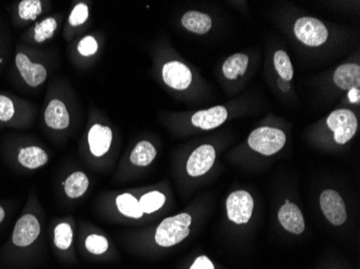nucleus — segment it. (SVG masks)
I'll list each match as a JSON object with an SVG mask.
<instances>
[{
	"label": "nucleus",
	"instance_id": "1",
	"mask_svg": "<svg viewBox=\"0 0 360 269\" xmlns=\"http://www.w3.org/2000/svg\"><path fill=\"white\" fill-rule=\"evenodd\" d=\"M78 99L70 81H51L46 88L42 106L41 126L44 133L58 140L70 136L78 126Z\"/></svg>",
	"mask_w": 360,
	"mask_h": 269
},
{
	"label": "nucleus",
	"instance_id": "2",
	"mask_svg": "<svg viewBox=\"0 0 360 269\" xmlns=\"http://www.w3.org/2000/svg\"><path fill=\"white\" fill-rule=\"evenodd\" d=\"M54 65L56 63L51 52L19 41L14 46L12 81L21 88L38 91L48 82Z\"/></svg>",
	"mask_w": 360,
	"mask_h": 269
},
{
	"label": "nucleus",
	"instance_id": "3",
	"mask_svg": "<svg viewBox=\"0 0 360 269\" xmlns=\"http://www.w3.org/2000/svg\"><path fill=\"white\" fill-rule=\"evenodd\" d=\"M115 131L104 117L94 105L88 109V120L84 135L81 137V147L89 159H103L111 152Z\"/></svg>",
	"mask_w": 360,
	"mask_h": 269
},
{
	"label": "nucleus",
	"instance_id": "4",
	"mask_svg": "<svg viewBox=\"0 0 360 269\" xmlns=\"http://www.w3.org/2000/svg\"><path fill=\"white\" fill-rule=\"evenodd\" d=\"M38 107L18 95L0 91V129L18 131L30 129L35 124Z\"/></svg>",
	"mask_w": 360,
	"mask_h": 269
},
{
	"label": "nucleus",
	"instance_id": "5",
	"mask_svg": "<svg viewBox=\"0 0 360 269\" xmlns=\"http://www.w3.org/2000/svg\"><path fill=\"white\" fill-rule=\"evenodd\" d=\"M102 36L93 30L86 32L70 42L68 46V58L72 66L78 70H86L93 66L102 50Z\"/></svg>",
	"mask_w": 360,
	"mask_h": 269
},
{
	"label": "nucleus",
	"instance_id": "6",
	"mask_svg": "<svg viewBox=\"0 0 360 269\" xmlns=\"http://www.w3.org/2000/svg\"><path fill=\"white\" fill-rule=\"evenodd\" d=\"M52 3L48 0H18L10 5V20L13 27L25 30L51 13Z\"/></svg>",
	"mask_w": 360,
	"mask_h": 269
},
{
	"label": "nucleus",
	"instance_id": "7",
	"mask_svg": "<svg viewBox=\"0 0 360 269\" xmlns=\"http://www.w3.org/2000/svg\"><path fill=\"white\" fill-rule=\"evenodd\" d=\"M64 21V13L56 12V13L48 14L35 24H32L27 29L24 30L20 42L34 48H44L48 42L56 38L58 30L63 27Z\"/></svg>",
	"mask_w": 360,
	"mask_h": 269
},
{
	"label": "nucleus",
	"instance_id": "8",
	"mask_svg": "<svg viewBox=\"0 0 360 269\" xmlns=\"http://www.w3.org/2000/svg\"><path fill=\"white\" fill-rule=\"evenodd\" d=\"M191 223L192 216L185 212L165 218L155 230V242L165 248L180 244L189 236Z\"/></svg>",
	"mask_w": 360,
	"mask_h": 269
},
{
	"label": "nucleus",
	"instance_id": "9",
	"mask_svg": "<svg viewBox=\"0 0 360 269\" xmlns=\"http://www.w3.org/2000/svg\"><path fill=\"white\" fill-rule=\"evenodd\" d=\"M92 4L86 0H77L70 6L68 16L63 24L62 36L68 42L86 34L91 22Z\"/></svg>",
	"mask_w": 360,
	"mask_h": 269
},
{
	"label": "nucleus",
	"instance_id": "10",
	"mask_svg": "<svg viewBox=\"0 0 360 269\" xmlns=\"http://www.w3.org/2000/svg\"><path fill=\"white\" fill-rule=\"evenodd\" d=\"M286 143L284 131L273 127L264 126L255 129L248 138V145L260 155H270L278 152Z\"/></svg>",
	"mask_w": 360,
	"mask_h": 269
},
{
	"label": "nucleus",
	"instance_id": "11",
	"mask_svg": "<svg viewBox=\"0 0 360 269\" xmlns=\"http://www.w3.org/2000/svg\"><path fill=\"white\" fill-rule=\"evenodd\" d=\"M161 79L167 88L175 92H185L193 83V72L190 67L179 60H169L162 63Z\"/></svg>",
	"mask_w": 360,
	"mask_h": 269
},
{
	"label": "nucleus",
	"instance_id": "12",
	"mask_svg": "<svg viewBox=\"0 0 360 269\" xmlns=\"http://www.w3.org/2000/svg\"><path fill=\"white\" fill-rule=\"evenodd\" d=\"M14 143L15 159L21 167L25 168L27 171H36L49 163L50 157L46 150L37 143L18 138Z\"/></svg>",
	"mask_w": 360,
	"mask_h": 269
},
{
	"label": "nucleus",
	"instance_id": "13",
	"mask_svg": "<svg viewBox=\"0 0 360 269\" xmlns=\"http://www.w3.org/2000/svg\"><path fill=\"white\" fill-rule=\"evenodd\" d=\"M41 234V223L35 212L26 211L20 216L12 232V244L18 248H27L35 244Z\"/></svg>",
	"mask_w": 360,
	"mask_h": 269
},
{
	"label": "nucleus",
	"instance_id": "14",
	"mask_svg": "<svg viewBox=\"0 0 360 269\" xmlns=\"http://www.w3.org/2000/svg\"><path fill=\"white\" fill-rule=\"evenodd\" d=\"M327 125L333 131L335 143L345 145L355 136L358 129L357 117L349 109H339L329 115Z\"/></svg>",
	"mask_w": 360,
	"mask_h": 269
},
{
	"label": "nucleus",
	"instance_id": "15",
	"mask_svg": "<svg viewBox=\"0 0 360 269\" xmlns=\"http://www.w3.org/2000/svg\"><path fill=\"white\" fill-rule=\"evenodd\" d=\"M295 35L305 46H319L328 39L329 32L323 22L314 18H301L295 24Z\"/></svg>",
	"mask_w": 360,
	"mask_h": 269
},
{
	"label": "nucleus",
	"instance_id": "16",
	"mask_svg": "<svg viewBox=\"0 0 360 269\" xmlns=\"http://www.w3.org/2000/svg\"><path fill=\"white\" fill-rule=\"evenodd\" d=\"M228 216L236 224H245L250 221L254 210V199L246 191H236L226 199Z\"/></svg>",
	"mask_w": 360,
	"mask_h": 269
},
{
	"label": "nucleus",
	"instance_id": "17",
	"mask_svg": "<svg viewBox=\"0 0 360 269\" xmlns=\"http://www.w3.org/2000/svg\"><path fill=\"white\" fill-rule=\"evenodd\" d=\"M216 159L215 147L210 145H202L190 155L186 164V171L190 177H200L210 171Z\"/></svg>",
	"mask_w": 360,
	"mask_h": 269
},
{
	"label": "nucleus",
	"instance_id": "18",
	"mask_svg": "<svg viewBox=\"0 0 360 269\" xmlns=\"http://www.w3.org/2000/svg\"><path fill=\"white\" fill-rule=\"evenodd\" d=\"M321 207L326 218H328L333 225H342L347 221V208L338 192L333 190L323 191L321 195Z\"/></svg>",
	"mask_w": 360,
	"mask_h": 269
},
{
	"label": "nucleus",
	"instance_id": "19",
	"mask_svg": "<svg viewBox=\"0 0 360 269\" xmlns=\"http://www.w3.org/2000/svg\"><path fill=\"white\" fill-rule=\"evenodd\" d=\"M228 119V111L224 107L216 106L207 110H200L190 117V124L196 129L210 131L224 124Z\"/></svg>",
	"mask_w": 360,
	"mask_h": 269
},
{
	"label": "nucleus",
	"instance_id": "20",
	"mask_svg": "<svg viewBox=\"0 0 360 269\" xmlns=\"http://www.w3.org/2000/svg\"><path fill=\"white\" fill-rule=\"evenodd\" d=\"M278 220L285 230L292 234H302L305 228L302 212L295 204L286 203L278 212Z\"/></svg>",
	"mask_w": 360,
	"mask_h": 269
},
{
	"label": "nucleus",
	"instance_id": "21",
	"mask_svg": "<svg viewBox=\"0 0 360 269\" xmlns=\"http://www.w3.org/2000/svg\"><path fill=\"white\" fill-rule=\"evenodd\" d=\"M335 84L341 90L359 88L360 67L357 64H345L338 67L333 76Z\"/></svg>",
	"mask_w": 360,
	"mask_h": 269
},
{
	"label": "nucleus",
	"instance_id": "22",
	"mask_svg": "<svg viewBox=\"0 0 360 269\" xmlns=\"http://www.w3.org/2000/svg\"><path fill=\"white\" fill-rule=\"evenodd\" d=\"M90 187V179L84 171H77L68 176L63 182L65 195L70 199H79L86 195Z\"/></svg>",
	"mask_w": 360,
	"mask_h": 269
},
{
	"label": "nucleus",
	"instance_id": "23",
	"mask_svg": "<svg viewBox=\"0 0 360 269\" xmlns=\"http://www.w3.org/2000/svg\"><path fill=\"white\" fill-rule=\"evenodd\" d=\"M212 25V21L210 16L203 12L191 10L181 16V26L188 32H193L196 35L207 34Z\"/></svg>",
	"mask_w": 360,
	"mask_h": 269
},
{
	"label": "nucleus",
	"instance_id": "24",
	"mask_svg": "<svg viewBox=\"0 0 360 269\" xmlns=\"http://www.w3.org/2000/svg\"><path fill=\"white\" fill-rule=\"evenodd\" d=\"M157 149L151 141H139L129 155V163L136 167H147L155 161Z\"/></svg>",
	"mask_w": 360,
	"mask_h": 269
},
{
	"label": "nucleus",
	"instance_id": "25",
	"mask_svg": "<svg viewBox=\"0 0 360 269\" xmlns=\"http://www.w3.org/2000/svg\"><path fill=\"white\" fill-rule=\"evenodd\" d=\"M115 204H116L119 214H122L125 218L139 220V218H143V214H145L141 210L139 198L135 197L133 194H120V195L117 196Z\"/></svg>",
	"mask_w": 360,
	"mask_h": 269
},
{
	"label": "nucleus",
	"instance_id": "26",
	"mask_svg": "<svg viewBox=\"0 0 360 269\" xmlns=\"http://www.w3.org/2000/svg\"><path fill=\"white\" fill-rule=\"evenodd\" d=\"M250 58L243 53L233 54L224 62L222 72L229 80H236L248 70Z\"/></svg>",
	"mask_w": 360,
	"mask_h": 269
},
{
	"label": "nucleus",
	"instance_id": "27",
	"mask_svg": "<svg viewBox=\"0 0 360 269\" xmlns=\"http://www.w3.org/2000/svg\"><path fill=\"white\" fill-rule=\"evenodd\" d=\"M53 242L56 248L68 250L74 242V228L70 221H60L53 230Z\"/></svg>",
	"mask_w": 360,
	"mask_h": 269
},
{
	"label": "nucleus",
	"instance_id": "28",
	"mask_svg": "<svg viewBox=\"0 0 360 269\" xmlns=\"http://www.w3.org/2000/svg\"><path fill=\"white\" fill-rule=\"evenodd\" d=\"M167 196L159 191H151L139 198L141 210L145 214H153L165 207Z\"/></svg>",
	"mask_w": 360,
	"mask_h": 269
},
{
	"label": "nucleus",
	"instance_id": "29",
	"mask_svg": "<svg viewBox=\"0 0 360 269\" xmlns=\"http://www.w3.org/2000/svg\"><path fill=\"white\" fill-rule=\"evenodd\" d=\"M11 51V35L4 20L0 18V74L9 63Z\"/></svg>",
	"mask_w": 360,
	"mask_h": 269
},
{
	"label": "nucleus",
	"instance_id": "30",
	"mask_svg": "<svg viewBox=\"0 0 360 269\" xmlns=\"http://www.w3.org/2000/svg\"><path fill=\"white\" fill-rule=\"evenodd\" d=\"M274 66L277 74L283 80L289 82L293 78V67L286 52L280 50L274 54Z\"/></svg>",
	"mask_w": 360,
	"mask_h": 269
},
{
	"label": "nucleus",
	"instance_id": "31",
	"mask_svg": "<svg viewBox=\"0 0 360 269\" xmlns=\"http://www.w3.org/2000/svg\"><path fill=\"white\" fill-rule=\"evenodd\" d=\"M84 246L90 254L95 256H101L105 254L109 248L108 240L103 235L93 234L88 235L84 240Z\"/></svg>",
	"mask_w": 360,
	"mask_h": 269
},
{
	"label": "nucleus",
	"instance_id": "32",
	"mask_svg": "<svg viewBox=\"0 0 360 269\" xmlns=\"http://www.w3.org/2000/svg\"><path fill=\"white\" fill-rule=\"evenodd\" d=\"M190 269H215V267L207 256H203L196 258L195 262L193 263Z\"/></svg>",
	"mask_w": 360,
	"mask_h": 269
},
{
	"label": "nucleus",
	"instance_id": "33",
	"mask_svg": "<svg viewBox=\"0 0 360 269\" xmlns=\"http://www.w3.org/2000/svg\"><path fill=\"white\" fill-rule=\"evenodd\" d=\"M349 102L356 103L358 104L360 100V91L359 88H352L349 92Z\"/></svg>",
	"mask_w": 360,
	"mask_h": 269
},
{
	"label": "nucleus",
	"instance_id": "34",
	"mask_svg": "<svg viewBox=\"0 0 360 269\" xmlns=\"http://www.w3.org/2000/svg\"><path fill=\"white\" fill-rule=\"evenodd\" d=\"M6 218V210L4 209L3 206L0 205V224L3 223Z\"/></svg>",
	"mask_w": 360,
	"mask_h": 269
}]
</instances>
